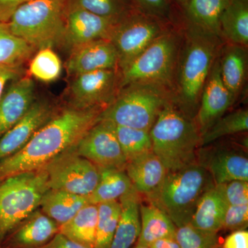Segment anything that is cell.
<instances>
[{
  "mask_svg": "<svg viewBox=\"0 0 248 248\" xmlns=\"http://www.w3.org/2000/svg\"><path fill=\"white\" fill-rule=\"evenodd\" d=\"M134 9L163 21L169 17V0H128Z\"/></svg>",
  "mask_w": 248,
  "mask_h": 248,
  "instance_id": "cell-38",
  "label": "cell"
},
{
  "mask_svg": "<svg viewBox=\"0 0 248 248\" xmlns=\"http://www.w3.org/2000/svg\"><path fill=\"white\" fill-rule=\"evenodd\" d=\"M66 6L117 20L135 9L128 0H66Z\"/></svg>",
  "mask_w": 248,
  "mask_h": 248,
  "instance_id": "cell-34",
  "label": "cell"
},
{
  "mask_svg": "<svg viewBox=\"0 0 248 248\" xmlns=\"http://www.w3.org/2000/svg\"><path fill=\"white\" fill-rule=\"evenodd\" d=\"M49 189L44 167L0 182V241L40 206L42 196Z\"/></svg>",
  "mask_w": 248,
  "mask_h": 248,
  "instance_id": "cell-8",
  "label": "cell"
},
{
  "mask_svg": "<svg viewBox=\"0 0 248 248\" xmlns=\"http://www.w3.org/2000/svg\"><path fill=\"white\" fill-rule=\"evenodd\" d=\"M153 152L168 172L197 164L201 134L195 121L173 102L165 106L149 131Z\"/></svg>",
  "mask_w": 248,
  "mask_h": 248,
  "instance_id": "cell-3",
  "label": "cell"
},
{
  "mask_svg": "<svg viewBox=\"0 0 248 248\" xmlns=\"http://www.w3.org/2000/svg\"><path fill=\"white\" fill-rule=\"evenodd\" d=\"M98 217L94 248H110L121 213L119 201L97 204Z\"/></svg>",
  "mask_w": 248,
  "mask_h": 248,
  "instance_id": "cell-32",
  "label": "cell"
},
{
  "mask_svg": "<svg viewBox=\"0 0 248 248\" xmlns=\"http://www.w3.org/2000/svg\"><path fill=\"white\" fill-rule=\"evenodd\" d=\"M173 102L169 90L149 84H132L119 90L103 110L100 120L150 131L160 112Z\"/></svg>",
  "mask_w": 248,
  "mask_h": 248,
  "instance_id": "cell-6",
  "label": "cell"
},
{
  "mask_svg": "<svg viewBox=\"0 0 248 248\" xmlns=\"http://www.w3.org/2000/svg\"><path fill=\"white\" fill-rule=\"evenodd\" d=\"M120 20L101 17L79 8L66 6L62 46L71 52L94 41L109 40L115 24Z\"/></svg>",
  "mask_w": 248,
  "mask_h": 248,
  "instance_id": "cell-13",
  "label": "cell"
},
{
  "mask_svg": "<svg viewBox=\"0 0 248 248\" xmlns=\"http://www.w3.org/2000/svg\"><path fill=\"white\" fill-rule=\"evenodd\" d=\"M178 3V4H180L181 6H184V5L189 1V0H175Z\"/></svg>",
  "mask_w": 248,
  "mask_h": 248,
  "instance_id": "cell-45",
  "label": "cell"
},
{
  "mask_svg": "<svg viewBox=\"0 0 248 248\" xmlns=\"http://www.w3.org/2000/svg\"><path fill=\"white\" fill-rule=\"evenodd\" d=\"M221 38L228 44L248 45V0H228L220 20Z\"/></svg>",
  "mask_w": 248,
  "mask_h": 248,
  "instance_id": "cell-24",
  "label": "cell"
},
{
  "mask_svg": "<svg viewBox=\"0 0 248 248\" xmlns=\"http://www.w3.org/2000/svg\"><path fill=\"white\" fill-rule=\"evenodd\" d=\"M213 186L210 173L200 165L192 164L168 172L159 188L147 200L179 228L190 223L202 196Z\"/></svg>",
  "mask_w": 248,
  "mask_h": 248,
  "instance_id": "cell-4",
  "label": "cell"
},
{
  "mask_svg": "<svg viewBox=\"0 0 248 248\" xmlns=\"http://www.w3.org/2000/svg\"><path fill=\"white\" fill-rule=\"evenodd\" d=\"M227 207L221 191L213 186L202 196L190 223L200 231L218 233L222 230Z\"/></svg>",
  "mask_w": 248,
  "mask_h": 248,
  "instance_id": "cell-22",
  "label": "cell"
},
{
  "mask_svg": "<svg viewBox=\"0 0 248 248\" xmlns=\"http://www.w3.org/2000/svg\"><path fill=\"white\" fill-rule=\"evenodd\" d=\"M197 164L211 175L215 185L235 180L248 182V159L245 152L229 148L201 149Z\"/></svg>",
  "mask_w": 248,
  "mask_h": 248,
  "instance_id": "cell-15",
  "label": "cell"
},
{
  "mask_svg": "<svg viewBox=\"0 0 248 248\" xmlns=\"http://www.w3.org/2000/svg\"><path fill=\"white\" fill-rule=\"evenodd\" d=\"M23 66L0 64V99L4 94L5 86L9 81L19 79L24 76Z\"/></svg>",
  "mask_w": 248,
  "mask_h": 248,
  "instance_id": "cell-40",
  "label": "cell"
},
{
  "mask_svg": "<svg viewBox=\"0 0 248 248\" xmlns=\"http://www.w3.org/2000/svg\"><path fill=\"white\" fill-rule=\"evenodd\" d=\"M49 188L89 195L99 179V168L80 156L75 146L62 152L45 166Z\"/></svg>",
  "mask_w": 248,
  "mask_h": 248,
  "instance_id": "cell-10",
  "label": "cell"
},
{
  "mask_svg": "<svg viewBox=\"0 0 248 248\" xmlns=\"http://www.w3.org/2000/svg\"><path fill=\"white\" fill-rule=\"evenodd\" d=\"M151 248H181L175 238H166L155 241Z\"/></svg>",
  "mask_w": 248,
  "mask_h": 248,
  "instance_id": "cell-44",
  "label": "cell"
},
{
  "mask_svg": "<svg viewBox=\"0 0 248 248\" xmlns=\"http://www.w3.org/2000/svg\"><path fill=\"white\" fill-rule=\"evenodd\" d=\"M175 239L181 248H218V233L197 229L190 223L179 227Z\"/></svg>",
  "mask_w": 248,
  "mask_h": 248,
  "instance_id": "cell-36",
  "label": "cell"
},
{
  "mask_svg": "<svg viewBox=\"0 0 248 248\" xmlns=\"http://www.w3.org/2000/svg\"><path fill=\"white\" fill-rule=\"evenodd\" d=\"M166 29L163 21L135 9L122 18L115 24L109 38L117 50L120 71Z\"/></svg>",
  "mask_w": 248,
  "mask_h": 248,
  "instance_id": "cell-9",
  "label": "cell"
},
{
  "mask_svg": "<svg viewBox=\"0 0 248 248\" xmlns=\"http://www.w3.org/2000/svg\"><path fill=\"white\" fill-rule=\"evenodd\" d=\"M134 248H151L149 246H142V245L137 244Z\"/></svg>",
  "mask_w": 248,
  "mask_h": 248,
  "instance_id": "cell-46",
  "label": "cell"
},
{
  "mask_svg": "<svg viewBox=\"0 0 248 248\" xmlns=\"http://www.w3.org/2000/svg\"><path fill=\"white\" fill-rule=\"evenodd\" d=\"M77 153L97 167L125 170L127 160L112 122L99 120L75 146Z\"/></svg>",
  "mask_w": 248,
  "mask_h": 248,
  "instance_id": "cell-11",
  "label": "cell"
},
{
  "mask_svg": "<svg viewBox=\"0 0 248 248\" xmlns=\"http://www.w3.org/2000/svg\"><path fill=\"white\" fill-rule=\"evenodd\" d=\"M235 102L221 79L218 57L204 86L195 121L201 136L220 117L224 115Z\"/></svg>",
  "mask_w": 248,
  "mask_h": 248,
  "instance_id": "cell-14",
  "label": "cell"
},
{
  "mask_svg": "<svg viewBox=\"0 0 248 248\" xmlns=\"http://www.w3.org/2000/svg\"><path fill=\"white\" fill-rule=\"evenodd\" d=\"M179 55V37L166 29L121 70L120 89L132 84H154L169 89L175 76Z\"/></svg>",
  "mask_w": 248,
  "mask_h": 248,
  "instance_id": "cell-7",
  "label": "cell"
},
{
  "mask_svg": "<svg viewBox=\"0 0 248 248\" xmlns=\"http://www.w3.org/2000/svg\"><path fill=\"white\" fill-rule=\"evenodd\" d=\"M117 68L118 55L109 40L94 41L74 49L66 63L67 73L73 77L90 72Z\"/></svg>",
  "mask_w": 248,
  "mask_h": 248,
  "instance_id": "cell-17",
  "label": "cell"
},
{
  "mask_svg": "<svg viewBox=\"0 0 248 248\" xmlns=\"http://www.w3.org/2000/svg\"><path fill=\"white\" fill-rule=\"evenodd\" d=\"M185 45L176 70V93L173 103L186 117L194 120L204 86L221 48L222 39L187 24Z\"/></svg>",
  "mask_w": 248,
  "mask_h": 248,
  "instance_id": "cell-2",
  "label": "cell"
},
{
  "mask_svg": "<svg viewBox=\"0 0 248 248\" xmlns=\"http://www.w3.org/2000/svg\"></svg>",
  "mask_w": 248,
  "mask_h": 248,
  "instance_id": "cell-47",
  "label": "cell"
},
{
  "mask_svg": "<svg viewBox=\"0 0 248 248\" xmlns=\"http://www.w3.org/2000/svg\"><path fill=\"white\" fill-rule=\"evenodd\" d=\"M124 171L137 192L146 200L159 188L168 173L153 152L127 161Z\"/></svg>",
  "mask_w": 248,
  "mask_h": 248,
  "instance_id": "cell-19",
  "label": "cell"
},
{
  "mask_svg": "<svg viewBox=\"0 0 248 248\" xmlns=\"http://www.w3.org/2000/svg\"><path fill=\"white\" fill-rule=\"evenodd\" d=\"M115 128L117 140L127 161L153 152L149 132L117 125H115Z\"/></svg>",
  "mask_w": 248,
  "mask_h": 248,
  "instance_id": "cell-33",
  "label": "cell"
},
{
  "mask_svg": "<svg viewBox=\"0 0 248 248\" xmlns=\"http://www.w3.org/2000/svg\"><path fill=\"white\" fill-rule=\"evenodd\" d=\"M53 110L46 101H35L22 120L0 139V160L17 153L34 134L53 117Z\"/></svg>",
  "mask_w": 248,
  "mask_h": 248,
  "instance_id": "cell-16",
  "label": "cell"
},
{
  "mask_svg": "<svg viewBox=\"0 0 248 248\" xmlns=\"http://www.w3.org/2000/svg\"><path fill=\"white\" fill-rule=\"evenodd\" d=\"M45 248H91L75 242L58 233Z\"/></svg>",
  "mask_w": 248,
  "mask_h": 248,
  "instance_id": "cell-43",
  "label": "cell"
},
{
  "mask_svg": "<svg viewBox=\"0 0 248 248\" xmlns=\"http://www.w3.org/2000/svg\"><path fill=\"white\" fill-rule=\"evenodd\" d=\"M36 50L14 35L6 23L0 22V64L24 66Z\"/></svg>",
  "mask_w": 248,
  "mask_h": 248,
  "instance_id": "cell-30",
  "label": "cell"
},
{
  "mask_svg": "<svg viewBox=\"0 0 248 248\" xmlns=\"http://www.w3.org/2000/svg\"><path fill=\"white\" fill-rule=\"evenodd\" d=\"M98 217L97 205L88 204L59 228V233L86 247L94 248Z\"/></svg>",
  "mask_w": 248,
  "mask_h": 248,
  "instance_id": "cell-28",
  "label": "cell"
},
{
  "mask_svg": "<svg viewBox=\"0 0 248 248\" xmlns=\"http://www.w3.org/2000/svg\"><path fill=\"white\" fill-rule=\"evenodd\" d=\"M0 99V137L22 120L35 102V83L29 77L14 80Z\"/></svg>",
  "mask_w": 248,
  "mask_h": 248,
  "instance_id": "cell-18",
  "label": "cell"
},
{
  "mask_svg": "<svg viewBox=\"0 0 248 248\" xmlns=\"http://www.w3.org/2000/svg\"><path fill=\"white\" fill-rule=\"evenodd\" d=\"M99 168V179L92 193L86 196L89 204L118 201L134 186L125 171L122 170Z\"/></svg>",
  "mask_w": 248,
  "mask_h": 248,
  "instance_id": "cell-27",
  "label": "cell"
},
{
  "mask_svg": "<svg viewBox=\"0 0 248 248\" xmlns=\"http://www.w3.org/2000/svg\"><path fill=\"white\" fill-rule=\"evenodd\" d=\"M248 225V205H228L222 229L227 231L245 230Z\"/></svg>",
  "mask_w": 248,
  "mask_h": 248,
  "instance_id": "cell-39",
  "label": "cell"
},
{
  "mask_svg": "<svg viewBox=\"0 0 248 248\" xmlns=\"http://www.w3.org/2000/svg\"><path fill=\"white\" fill-rule=\"evenodd\" d=\"M248 130V110H238L220 117L201 136V146H207L218 139L246 133Z\"/></svg>",
  "mask_w": 248,
  "mask_h": 248,
  "instance_id": "cell-31",
  "label": "cell"
},
{
  "mask_svg": "<svg viewBox=\"0 0 248 248\" xmlns=\"http://www.w3.org/2000/svg\"><path fill=\"white\" fill-rule=\"evenodd\" d=\"M104 108L71 107L53 116L22 149L0 160V182L20 173L42 169L62 152L76 146L100 120Z\"/></svg>",
  "mask_w": 248,
  "mask_h": 248,
  "instance_id": "cell-1",
  "label": "cell"
},
{
  "mask_svg": "<svg viewBox=\"0 0 248 248\" xmlns=\"http://www.w3.org/2000/svg\"><path fill=\"white\" fill-rule=\"evenodd\" d=\"M121 213L110 248H130L138 241L141 232V195L135 187L119 200Z\"/></svg>",
  "mask_w": 248,
  "mask_h": 248,
  "instance_id": "cell-20",
  "label": "cell"
},
{
  "mask_svg": "<svg viewBox=\"0 0 248 248\" xmlns=\"http://www.w3.org/2000/svg\"><path fill=\"white\" fill-rule=\"evenodd\" d=\"M66 0H32L19 6L6 25L35 50L63 45Z\"/></svg>",
  "mask_w": 248,
  "mask_h": 248,
  "instance_id": "cell-5",
  "label": "cell"
},
{
  "mask_svg": "<svg viewBox=\"0 0 248 248\" xmlns=\"http://www.w3.org/2000/svg\"><path fill=\"white\" fill-rule=\"evenodd\" d=\"M31 1L32 0H0V22H9L19 6Z\"/></svg>",
  "mask_w": 248,
  "mask_h": 248,
  "instance_id": "cell-42",
  "label": "cell"
},
{
  "mask_svg": "<svg viewBox=\"0 0 248 248\" xmlns=\"http://www.w3.org/2000/svg\"><path fill=\"white\" fill-rule=\"evenodd\" d=\"M120 90L117 70H102L73 77L68 94L72 107L78 109L106 108Z\"/></svg>",
  "mask_w": 248,
  "mask_h": 248,
  "instance_id": "cell-12",
  "label": "cell"
},
{
  "mask_svg": "<svg viewBox=\"0 0 248 248\" xmlns=\"http://www.w3.org/2000/svg\"><path fill=\"white\" fill-rule=\"evenodd\" d=\"M222 248H248V232L246 230L233 231L225 239Z\"/></svg>",
  "mask_w": 248,
  "mask_h": 248,
  "instance_id": "cell-41",
  "label": "cell"
},
{
  "mask_svg": "<svg viewBox=\"0 0 248 248\" xmlns=\"http://www.w3.org/2000/svg\"><path fill=\"white\" fill-rule=\"evenodd\" d=\"M88 204L84 196L49 189L42 196L40 206L45 215L61 226L71 220Z\"/></svg>",
  "mask_w": 248,
  "mask_h": 248,
  "instance_id": "cell-26",
  "label": "cell"
},
{
  "mask_svg": "<svg viewBox=\"0 0 248 248\" xmlns=\"http://www.w3.org/2000/svg\"><path fill=\"white\" fill-rule=\"evenodd\" d=\"M228 1V0H189L183 6L187 24L221 38L220 20Z\"/></svg>",
  "mask_w": 248,
  "mask_h": 248,
  "instance_id": "cell-25",
  "label": "cell"
},
{
  "mask_svg": "<svg viewBox=\"0 0 248 248\" xmlns=\"http://www.w3.org/2000/svg\"><path fill=\"white\" fill-rule=\"evenodd\" d=\"M62 71L61 60L53 48H50L37 50L29 66L31 76L45 83L52 82L58 79Z\"/></svg>",
  "mask_w": 248,
  "mask_h": 248,
  "instance_id": "cell-35",
  "label": "cell"
},
{
  "mask_svg": "<svg viewBox=\"0 0 248 248\" xmlns=\"http://www.w3.org/2000/svg\"><path fill=\"white\" fill-rule=\"evenodd\" d=\"M218 57L223 84L236 100L244 86L248 68L247 47L228 44Z\"/></svg>",
  "mask_w": 248,
  "mask_h": 248,
  "instance_id": "cell-21",
  "label": "cell"
},
{
  "mask_svg": "<svg viewBox=\"0 0 248 248\" xmlns=\"http://www.w3.org/2000/svg\"><path fill=\"white\" fill-rule=\"evenodd\" d=\"M217 186L228 205H248V182L235 180Z\"/></svg>",
  "mask_w": 248,
  "mask_h": 248,
  "instance_id": "cell-37",
  "label": "cell"
},
{
  "mask_svg": "<svg viewBox=\"0 0 248 248\" xmlns=\"http://www.w3.org/2000/svg\"><path fill=\"white\" fill-rule=\"evenodd\" d=\"M141 232L138 244L151 246L155 241L175 238L177 227L163 210L154 204H140Z\"/></svg>",
  "mask_w": 248,
  "mask_h": 248,
  "instance_id": "cell-23",
  "label": "cell"
},
{
  "mask_svg": "<svg viewBox=\"0 0 248 248\" xmlns=\"http://www.w3.org/2000/svg\"><path fill=\"white\" fill-rule=\"evenodd\" d=\"M30 219L17 231L15 242L24 248L37 247L53 239L59 232L58 223L40 212H34Z\"/></svg>",
  "mask_w": 248,
  "mask_h": 248,
  "instance_id": "cell-29",
  "label": "cell"
}]
</instances>
